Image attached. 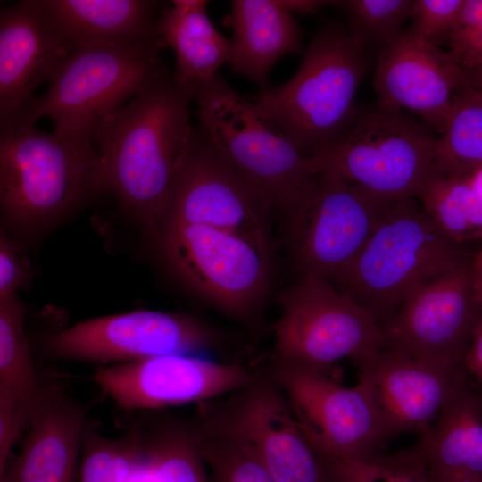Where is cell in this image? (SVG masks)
Returning <instances> with one entry per match:
<instances>
[{
    "mask_svg": "<svg viewBox=\"0 0 482 482\" xmlns=\"http://www.w3.org/2000/svg\"><path fill=\"white\" fill-rule=\"evenodd\" d=\"M193 93L172 75L102 118L93 133L106 190L156 232L162 203L193 127Z\"/></svg>",
    "mask_w": 482,
    "mask_h": 482,
    "instance_id": "obj_1",
    "label": "cell"
},
{
    "mask_svg": "<svg viewBox=\"0 0 482 482\" xmlns=\"http://www.w3.org/2000/svg\"><path fill=\"white\" fill-rule=\"evenodd\" d=\"M106 190L93 135L15 124L0 133V204L25 229H39Z\"/></svg>",
    "mask_w": 482,
    "mask_h": 482,
    "instance_id": "obj_2",
    "label": "cell"
},
{
    "mask_svg": "<svg viewBox=\"0 0 482 482\" xmlns=\"http://www.w3.org/2000/svg\"><path fill=\"white\" fill-rule=\"evenodd\" d=\"M472 260L417 198H406L388 206L358 255L330 283L381 329L416 287Z\"/></svg>",
    "mask_w": 482,
    "mask_h": 482,
    "instance_id": "obj_3",
    "label": "cell"
},
{
    "mask_svg": "<svg viewBox=\"0 0 482 482\" xmlns=\"http://www.w3.org/2000/svg\"><path fill=\"white\" fill-rule=\"evenodd\" d=\"M365 46L337 25L320 29L297 71L250 98L305 157L340 137L353 120L355 96L367 71Z\"/></svg>",
    "mask_w": 482,
    "mask_h": 482,
    "instance_id": "obj_4",
    "label": "cell"
},
{
    "mask_svg": "<svg viewBox=\"0 0 482 482\" xmlns=\"http://www.w3.org/2000/svg\"><path fill=\"white\" fill-rule=\"evenodd\" d=\"M164 47L163 41L76 46L54 74L47 91L35 97L12 125L35 124L46 116L55 129L93 135L102 118L170 76L161 59Z\"/></svg>",
    "mask_w": 482,
    "mask_h": 482,
    "instance_id": "obj_5",
    "label": "cell"
},
{
    "mask_svg": "<svg viewBox=\"0 0 482 482\" xmlns=\"http://www.w3.org/2000/svg\"><path fill=\"white\" fill-rule=\"evenodd\" d=\"M436 139L401 112L365 108L332 143L307 157L311 174L339 177L389 201L418 198L436 174Z\"/></svg>",
    "mask_w": 482,
    "mask_h": 482,
    "instance_id": "obj_6",
    "label": "cell"
},
{
    "mask_svg": "<svg viewBox=\"0 0 482 482\" xmlns=\"http://www.w3.org/2000/svg\"><path fill=\"white\" fill-rule=\"evenodd\" d=\"M394 202L335 175L314 174L278 211L300 278L332 281L358 255Z\"/></svg>",
    "mask_w": 482,
    "mask_h": 482,
    "instance_id": "obj_7",
    "label": "cell"
},
{
    "mask_svg": "<svg viewBox=\"0 0 482 482\" xmlns=\"http://www.w3.org/2000/svg\"><path fill=\"white\" fill-rule=\"evenodd\" d=\"M201 403L195 427L240 447L277 482H339L330 461L304 433L271 374L254 376L218 405Z\"/></svg>",
    "mask_w": 482,
    "mask_h": 482,
    "instance_id": "obj_8",
    "label": "cell"
},
{
    "mask_svg": "<svg viewBox=\"0 0 482 482\" xmlns=\"http://www.w3.org/2000/svg\"><path fill=\"white\" fill-rule=\"evenodd\" d=\"M155 239L174 273L220 310L246 316L270 284L271 239L210 224L160 227Z\"/></svg>",
    "mask_w": 482,
    "mask_h": 482,
    "instance_id": "obj_9",
    "label": "cell"
},
{
    "mask_svg": "<svg viewBox=\"0 0 482 482\" xmlns=\"http://www.w3.org/2000/svg\"><path fill=\"white\" fill-rule=\"evenodd\" d=\"M194 99L201 126L217 149L275 211L284 208L313 176L307 157L221 78L199 88Z\"/></svg>",
    "mask_w": 482,
    "mask_h": 482,
    "instance_id": "obj_10",
    "label": "cell"
},
{
    "mask_svg": "<svg viewBox=\"0 0 482 482\" xmlns=\"http://www.w3.org/2000/svg\"><path fill=\"white\" fill-rule=\"evenodd\" d=\"M279 304L276 360L328 374L341 359L359 366L380 352L381 330L369 313L323 278L301 277L281 293Z\"/></svg>",
    "mask_w": 482,
    "mask_h": 482,
    "instance_id": "obj_11",
    "label": "cell"
},
{
    "mask_svg": "<svg viewBox=\"0 0 482 482\" xmlns=\"http://www.w3.org/2000/svg\"><path fill=\"white\" fill-rule=\"evenodd\" d=\"M273 211L201 126L192 129L176 166L156 231L171 224H210L270 239Z\"/></svg>",
    "mask_w": 482,
    "mask_h": 482,
    "instance_id": "obj_12",
    "label": "cell"
},
{
    "mask_svg": "<svg viewBox=\"0 0 482 482\" xmlns=\"http://www.w3.org/2000/svg\"><path fill=\"white\" fill-rule=\"evenodd\" d=\"M270 374L304 433L328 459L365 461L387 443L376 405L361 381L345 387L320 370L278 360Z\"/></svg>",
    "mask_w": 482,
    "mask_h": 482,
    "instance_id": "obj_13",
    "label": "cell"
},
{
    "mask_svg": "<svg viewBox=\"0 0 482 482\" xmlns=\"http://www.w3.org/2000/svg\"><path fill=\"white\" fill-rule=\"evenodd\" d=\"M471 262L411 290L380 329V352L413 359H465L473 331L482 319Z\"/></svg>",
    "mask_w": 482,
    "mask_h": 482,
    "instance_id": "obj_14",
    "label": "cell"
},
{
    "mask_svg": "<svg viewBox=\"0 0 482 482\" xmlns=\"http://www.w3.org/2000/svg\"><path fill=\"white\" fill-rule=\"evenodd\" d=\"M217 341L212 328L190 315L139 310L80 321L51 335L46 349L62 359L133 362L192 353Z\"/></svg>",
    "mask_w": 482,
    "mask_h": 482,
    "instance_id": "obj_15",
    "label": "cell"
},
{
    "mask_svg": "<svg viewBox=\"0 0 482 482\" xmlns=\"http://www.w3.org/2000/svg\"><path fill=\"white\" fill-rule=\"evenodd\" d=\"M254 376L237 364L190 353L165 354L104 367L95 381L124 410L204 403L247 386Z\"/></svg>",
    "mask_w": 482,
    "mask_h": 482,
    "instance_id": "obj_16",
    "label": "cell"
},
{
    "mask_svg": "<svg viewBox=\"0 0 482 482\" xmlns=\"http://www.w3.org/2000/svg\"><path fill=\"white\" fill-rule=\"evenodd\" d=\"M472 85V72L411 29L382 49L373 80L379 105L410 110L441 134L455 96Z\"/></svg>",
    "mask_w": 482,
    "mask_h": 482,
    "instance_id": "obj_17",
    "label": "cell"
},
{
    "mask_svg": "<svg viewBox=\"0 0 482 482\" xmlns=\"http://www.w3.org/2000/svg\"><path fill=\"white\" fill-rule=\"evenodd\" d=\"M387 440L429 429L465 371L464 359H413L379 352L358 366Z\"/></svg>",
    "mask_w": 482,
    "mask_h": 482,
    "instance_id": "obj_18",
    "label": "cell"
},
{
    "mask_svg": "<svg viewBox=\"0 0 482 482\" xmlns=\"http://www.w3.org/2000/svg\"><path fill=\"white\" fill-rule=\"evenodd\" d=\"M75 47L59 32L41 0L18 1L0 13V126H12L33 93Z\"/></svg>",
    "mask_w": 482,
    "mask_h": 482,
    "instance_id": "obj_19",
    "label": "cell"
},
{
    "mask_svg": "<svg viewBox=\"0 0 482 482\" xmlns=\"http://www.w3.org/2000/svg\"><path fill=\"white\" fill-rule=\"evenodd\" d=\"M20 453L0 482H73L86 428L85 413L54 385H42Z\"/></svg>",
    "mask_w": 482,
    "mask_h": 482,
    "instance_id": "obj_20",
    "label": "cell"
},
{
    "mask_svg": "<svg viewBox=\"0 0 482 482\" xmlns=\"http://www.w3.org/2000/svg\"><path fill=\"white\" fill-rule=\"evenodd\" d=\"M411 452L432 478L482 477V391L465 371Z\"/></svg>",
    "mask_w": 482,
    "mask_h": 482,
    "instance_id": "obj_21",
    "label": "cell"
},
{
    "mask_svg": "<svg viewBox=\"0 0 482 482\" xmlns=\"http://www.w3.org/2000/svg\"><path fill=\"white\" fill-rule=\"evenodd\" d=\"M233 31L232 71L268 88L273 65L302 51L303 31L279 0H234L222 21Z\"/></svg>",
    "mask_w": 482,
    "mask_h": 482,
    "instance_id": "obj_22",
    "label": "cell"
},
{
    "mask_svg": "<svg viewBox=\"0 0 482 482\" xmlns=\"http://www.w3.org/2000/svg\"><path fill=\"white\" fill-rule=\"evenodd\" d=\"M41 3L61 35L74 47L98 42L163 41L156 30L162 12L159 1L41 0Z\"/></svg>",
    "mask_w": 482,
    "mask_h": 482,
    "instance_id": "obj_23",
    "label": "cell"
},
{
    "mask_svg": "<svg viewBox=\"0 0 482 482\" xmlns=\"http://www.w3.org/2000/svg\"><path fill=\"white\" fill-rule=\"evenodd\" d=\"M206 0H173L156 23L158 35L172 48L176 65L173 80L194 96L214 80L218 69L231 63V40L221 35L207 14Z\"/></svg>",
    "mask_w": 482,
    "mask_h": 482,
    "instance_id": "obj_24",
    "label": "cell"
},
{
    "mask_svg": "<svg viewBox=\"0 0 482 482\" xmlns=\"http://www.w3.org/2000/svg\"><path fill=\"white\" fill-rule=\"evenodd\" d=\"M143 434V456L126 482H211L194 428L164 424Z\"/></svg>",
    "mask_w": 482,
    "mask_h": 482,
    "instance_id": "obj_25",
    "label": "cell"
},
{
    "mask_svg": "<svg viewBox=\"0 0 482 482\" xmlns=\"http://www.w3.org/2000/svg\"><path fill=\"white\" fill-rule=\"evenodd\" d=\"M436 173L469 179L482 169V90L470 86L454 98L435 150Z\"/></svg>",
    "mask_w": 482,
    "mask_h": 482,
    "instance_id": "obj_26",
    "label": "cell"
},
{
    "mask_svg": "<svg viewBox=\"0 0 482 482\" xmlns=\"http://www.w3.org/2000/svg\"><path fill=\"white\" fill-rule=\"evenodd\" d=\"M417 199L435 224L458 245L482 239V199L467 179L436 173Z\"/></svg>",
    "mask_w": 482,
    "mask_h": 482,
    "instance_id": "obj_27",
    "label": "cell"
},
{
    "mask_svg": "<svg viewBox=\"0 0 482 482\" xmlns=\"http://www.w3.org/2000/svg\"><path fill=\"white\" fill-rule=\"evenodd\" d=\"M24 314L17 296L0 301V389L32 409L42 384L31 361Z\"/></svg>",
    "mask_w": 482,
    "mask_h": 482,
    "instance_id": "obj_28",
    "label": "cell"
},
{
    "mask_svg": "<svg viewBox=\"0 0 482 482\" xmlns=\"http://www.w3.org/2000/svg\"><path fill=\"white\" fill-rule=\"evenodd\" d=\"M79 482H126L144 453L142 426L112 439L86 426Z\"/></svg>",
    "mask_w": 482,
    "mask_h": 482,
    "instance_id": "obj_29",
    "label": "cell"
},
{
    "mask_svg": "<svg viewBox=\"0 0 482 482\" xmlns=\"http://www.w3.org/2000/svg\"><path fill=\"white\" fill-rule=\"evenodd\" d=\"M349 20V33L365 46L372 43L386 47L401 33L410 17L412 0L334 1Z\"/></svg>",
    "mask_w": 482,
    "mask_h": 482,
    "instance_id": "obj_30",
    "label": "cell"
},
{
    "mask_svg": "<svg viewBox=\"0 0 482 482\" xmlns=\"http://www.w3.org/2000/svg\"><path fill=\"white\" fill-rule=\"evenodd\" d=\"M194 430L211 482H277L249 453L229 440Z\"/></svg>",
    "mask_w": 482,
    "mask_h": 482,
    "instance_id": "obj_31",
    "label": "cell"
},
{
    "mask_svg": "<svg viewBox=\"0 0 482 482\" xmlns=\"http://www.w3.org/2000/svg\"><path fill=\"white\" fill-rule=\"evenodd\" d=\"M329 461L339 482H433L409 448L389 455L378 453L365 461Z\"/></svg>",
    "mask_w": 482,
    "mask_h": 482,
    "instance_id": "obj_32",
    "label": "cell"
},
{
    "mask_svg": "<svg viewBox=\"0 0 482 482\" xmlns=\"http://www.w3.org/2000/svg\"><path fill=\"white\" fill-rule=\"evenodd\" d=\"M448 41L458 63L470 72L482 71V0H464Z\"/></svg>",
    "mask_w": 482,
    "mask_h": 482,
    "instance_id": "obj_33",
    "label": "cell"
},
{
    "mask_svg": "<svg viewBox=\"0 0 482 482\" xmlns=\"http://www.w3.org/2000/svg\"><path fill=\"white\" fill-rule=\"evenodd\" d=\"M464 0H414L410 17L411 30L418 37L436 44L443 37L448 38L455 26Z\"/></svg>",
    "mask_w": 482,
    "mask_h": 482,
    "instance_id": "obj_34",
    "label": "cell"
},
{
    "mask_svg": "<svg viewBox=\"0 0 482 482\" xmlns=\"http://www.w3.org/2000/svg\"><path fill=\"white\" fill-rule=\"evenodd\" d=\"M31 408L14 395L0 389V474L9 461V454L27 423Z\"/></svg>",
    "mask_w": 482,
    "mask_h": 482,
    "instance_id": "obj_35",
    "label": "cell"
},
{
    "mask_svg": "<svg viewBox=\"0 0 482 482\" xmlns=\"http://www.w3.org/2000/svg\"><path fill=\"white\" fill-rule=\"evenodd\" d=\"M29 278L27 262L21 257L16 246L5 234H0V301L16 295Z\"/></svg>",
    "mask_w": 482,
    "mask_h": 482,
    "instance_id": "obj_36",
    "label": "cell"
},
{
    "mask_svg": "<svg viewBox=\"0 0 482 482\" xmlns=\"http://www.w3.org/2000/svg\"><path fill=\"white\" fill-rule=\"evenodd\" d=\"M464 365L469 375L482 391V319L473 331Z\"/></svg>",
    "mask_w": 482,
    "mask_h": 482,
    "instance_id": "obj_37",
    "label": "cell"
},
{
    "mask_svg": "<svg viewBox=\"0 0 482 482\" xmlns=\"http://www.w3.org/2000/svg\"><path fill=\"white\" fill-rule=\"evenodd\" d=\"M289 12L300 13H314L321 7L332 4L333 1L323 0H279Z\"/></svg>",
    "mask_w": 482,
    "mask_h": 482,
    "instance_id": "obj_38",
    "label": "cell"
},
{
    "mask_svg": "<svg viewBox=\"0 0 482 482\" xmlns=\"http://www.w3.org/2000/svg\"><path fill=\"white\" fill-rule=\"evenodd\" d=\"M471 273L475 288L482 287V251L473 257Z\"/></svg>",
    "mask_w": 482,
    "mask_h": 482,
    "instance_id": "obj_39",
    "label": "cell"
},
{
    "mask_svg": "<svg viewBox=\"0 0 482 482\" xmlns=\"http://www.w3.org/2000/svg\"><path fill=\"white\" fill-rule=\"evenodd\" d=\"M473 189L482 199V169L475 172L469 179H467Z\"/></svg>",
    "mask_w": 482,
    "mask_h": 482,
    "instance_id": "obj_40",
    "label": "cell"
},
{
    "mask_svg": "<svg viewBox=\"0 0 482 482\" xmlns=\"http://www.w3.org/2000/svg\"><path fill=\"white\" fill-rule=\"evenodd\" d=\"M478 477L432 478L433 482H476Z\"/></svg>",
    "mask_w": 482,
    "mask_h": 482,
    "instance_id": "obj_41",
    "label": "cell"
},
{
    "mask_svg": "<svg viewBox=\"0 0 482 482\" xmlns=\"http://www.w3.org/2000/svg\"><path fill=\"white\" fill-rule=\"evenodd\" d=\"M473 86L482 90V71L473 72Z\"/></svg>",
    "mask_w": 482,
    "mask_h": 482,
    "instance_id": "obj_42",
    "label": "cell"
},
{
    "mask_svg": "<svg viewBox=\"0 0 482 482\" xmlns=\"http://www.w3.org/2000/svg\"><path fill=\"white\" fill-rule=\"evenodd\" d=\"M476 482H482V477H478L476 478Z\"/></svg>",
    "mask_w": 482,
    "mask_h": 482,
    "instance_id": "obj_43",
    "label": "cell"
}]
</instances>
